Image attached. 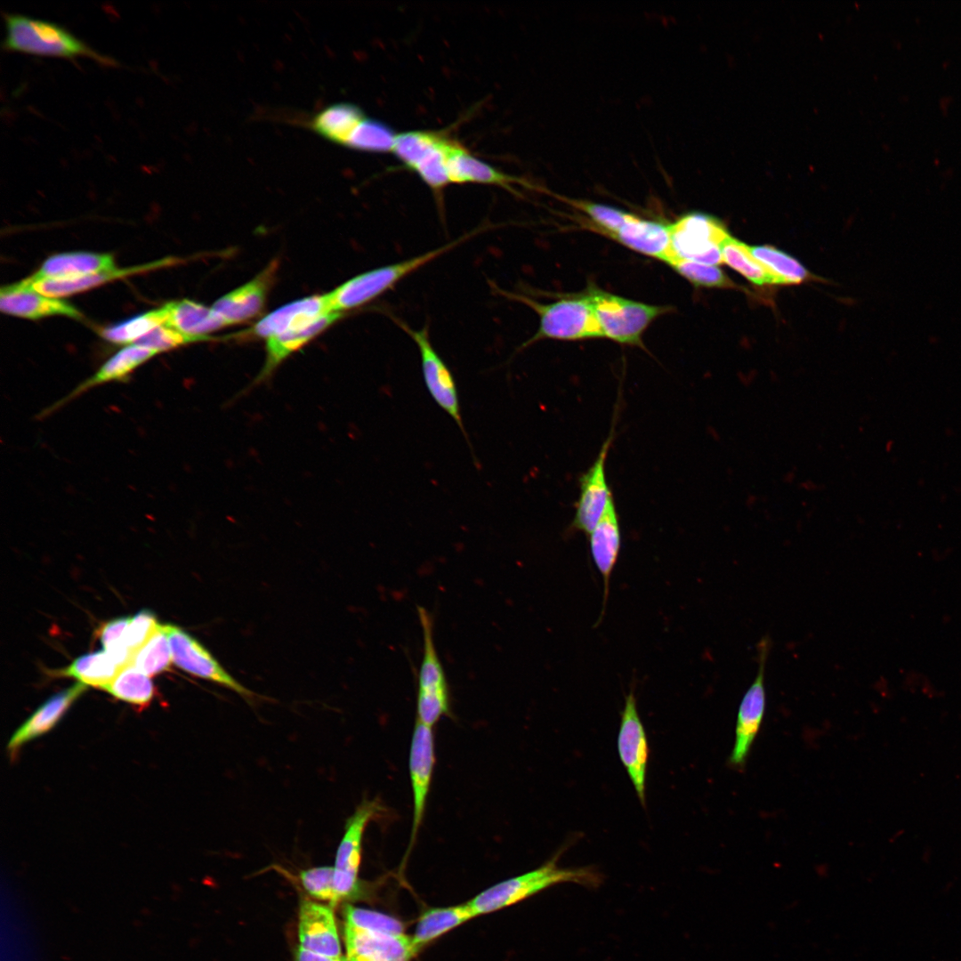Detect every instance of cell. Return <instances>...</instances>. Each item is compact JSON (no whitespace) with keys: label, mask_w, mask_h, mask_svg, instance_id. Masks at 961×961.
Here are the masks:
<instances>
[{"label":"cell","mask_w":961,"mask_h":961,"mask_svg":"<svg viewBox=\"0 0 961 961\" xmlns=\"http://www.w3.org/2000/svg\"><path fill=\"white\" fill-rule=\"evenodd\" d=\"M300 947L327 956L342 957L339 936L331 908L304 900L299 912Z\"/></svg>","instance_id":"cell-20"},{"label":"cell","mask_w":961,"mask_h":961,"mask_svg":"<svg viewBox=\"0 0 961 961\" xmlns=\"http://www.w3.org/2000/svg\"><path fill=\"white\" fill-rule=\"evenodd\" d=\"M478 228L437 248L360 273L327 294L331 311L344 313L376 299L428 262L483 230Z\"/></svg>","instance_id":"cell-3"},{"label":"cell","mask_w":961,"mask_h":961,"mask_svg":"<svg viewBox=\"0 0 961 961\" xmlns=\"http://www.w3.org/2000/svg\"><path fill=\"white\" fill-rule=\"evenodd\" d=\"M213 339L214 338L210 335H188L164 325L153 329L146 335L137 340L134 343L149 348L160 353L189 343Z\"/></svg>","instance_id":"cell-44"},{"label":"cell","mask_w":961,"mask_h":961,"mask_svg":"<svg viewBox=\"0 0 961 961\" xmlns=\"http://www.w3.org/2000/svg\"><path fill=\"white\" fill-rule=\"evenodd\" d=\"M613 430L603 442L594 464L579 478L580 493L575 505V515L569 525L571 531L584 532L589 536L612 497L606 479L605 463L613 440Z\"/></svg>","instance_id":"cell-14"},{"label":"cell","mask_w":961,"mask_h":961,"mask_svg":"<svg viewBox=\"0 0 961 961\" xmlns=\"http://www.w3.org/2000/svg\"><path fill=\"white\" fill-rule=\"evenodd\" d=\"M459 144L448 136L443 135L439 143L412 170L436 194L440 193L450 184L448 173V159Z\"/></svg>","instance_id":"cell-34"},{"label":"cell","mask_w":961,"mask_h":961,"mask_svg":"<svg viewBox=\"0 0 961 961\" xmlns=\"http://www.w3.org/2000/svg\"><path fill=\"white\" fill-rule=\"evenodd\" d=\"M2 312L29 319L49 316H66L81 319L83 314L67 301L44 295L19 283L2 287L0 290Z\"/></svg>","instance_id":"cell-21"},{"label":"cell","mask_w":961,"mask_h":961,"mask_svg":"<svg viewBox=\"0 0 961 961\" xmlns=\"http://www.w3.org/2000/svg\"><path fill=\"white\" fill-rule=\"evenodd\" d=\"M769 642L768 638L760 641L756 675L743 695L739 706L734 745L728 760L731 766L735 769H741L745 765L764 717L766 708L765 666L770 648Z\"/></svg>","instance_id":"cell-10"},{"label":"cell","mask_w":961,"mask_h":961,"mask_svg":"<svg viewBox=\"0 0 961 961\" xmlns=\"http://www.w3.org/2000/svg\"><path fill=\"white\" fill-rule=\"evenodd\" d=\"M417 614L423 633V656L417 675L416 719L433 727L442 716L450 715L449 687L435 647L432 617L419 605Z\"/></svg>","instance_id":"cell-6"},{"label":"cell","mask_w":961,"mask_h":961,"mask_svg":"<svg viewBox=\"0 0 961 961\" xmlns=\"http://www.w3.org/2000/svg\"><path fill=\"white\" fill-rule=\"evenodd\" d=\"M571 206L584 212L593 222L595 228L605 235L611 236L621 229L634 214L614 206L587 200H569Z\"/></svg>","instance_id":"cell-41"},{"label":"cell","mask_w":961,"mask_h":961,"mask_svg":"<svg viewBox=\"0 0 961 961\" xmlns=\"http://www.w3.org/2000/svg\"><path fill=\"white\" fill-rule=\"evenodd\" d=\"M130 620L129 617L118 618L105 622L99 627L97 634L104 650L121 642L124 643L123 637Z\"/></svg>","instance_id":"cell-46"},{"label":"cell","mask_w":961,"mask_h":961,"mask_svg":"<svg viewBox=\"0 0 961 961\" xmlns=\"http://www.w3.org/2000/svg\"><path fill=\"white\" fill-rule=\"evenodd\" d=\"M696 287L709 288H740L716 265L701 263L675 255L664 262Z\"/></svg>","instance_id":"cell-39"},{"label":"cell","mask_w":961,"mask_h":961,"mask_svg":"<svg viewBox=\"0 0 961 961\" xmlns=\"http://www.w3.org/2000/svg\"><path fill=\"white\" fill-rule=\"evenodd\" d=\"M396 135L385 123L366 117L350 134L343 147L367 152L392 151Z\"/></svg>","instance_id":"cell-37"},{"label":"cell","mask_w":961,"mask_h":961,"mask_svg":"<svg viewBox=\"0 0 961 961\" xmlns=\"http://www.w3.org/2000/svg\"><path fill=\"white\" fill-rule=\"evenodd\" d=\"M5 35L2 47L7 51L37 56L74 59L87 57L106 66L117 61L92 48L55 22L28 15L4 12Z\"/></svg>","instance_id":"cell-1"},{"label":"cell","mask_w":961,"mask_h":961,"mask_svg":"<svg viewBox=\"0 0 961 961\" xmlns=\"http://www.w3.org/2000/svg\"><path fill=\"white\" fill-rule=\"evenodd\" d=\"M167 322L165 326L182 334L192 336H207L226 326L222 318L213 310L189 299L169 302Z\"/></svg>","instance_id":"cell-29"},{"label":"cell","mask_w":961,"mask_h":961,"mask_svg":"<svg viewBox=\"0 0 961 961\" xmlns=\"http://www.w3.org/2000/svg\"><path fill=\"white\" fill-rule=\"evenodd\" d=\"M172 662L169 641L161 624L142 647L133 654L132 659V664L149 677L167 670Z\"/></svg>","instance_id":"cell-38"},{"label":"cell","mask_w":961,"mask_h":961,"mask_svg":"<svg viewBox=\"0 0 961 961\" xmlns=\"http://www.w3.org/2000/svg\"><path fill=\"white\" fill-rule=\"evenodd\" d=\"M391 318L416 343L420 354L422 373L427 391L436 404L455 421L471 447L461 416L459 397L454 376L432 346L428 327L413 329L403 320L393 316Z\"/></svg>","instance_id":"cell-9"},{"label":"cell","mask_w":961,"mask_h":961,"mask_svg":"<svg viewBox=\"0 0 961 961\" xmlns=\"http://www.w3.org/2000/svg\"><path fill=\"white\" fill-rule=\"evenodd\" d=\"M278 263L271 262L249 282L219 298L213 310L227 325L244 322L256 316L263 308Z\"/></svg>","instance_id":"cell-16"},{"label":"cell","mask_w":961,"mask_h":961,"mask_svg":"<svg viewBox=\"0 0 961 961\" xmlns=\"http://www.w3.org/2000/svg\"><path fill=\"white\" fill-rule=\"evenodd\" d=\"M334 867L319 866L302 870L299 879L306 892L317 899L337 903L334 888Z\"/></svg>","instance_id":"cell-43"},{"label":"cell","mask_w":961,"mask_h":961,"mask_svg":"<svg viewBox=\"0 0 961 961\" xmlns=\"http://www.w3.org/2000/svg\"><path fill=\"white\" fill-rule=\"evenodd\" d=\"M103 690L118 699L140 707L149 706L157 691L149 677L132 663L120 668Z\"/></svg>","instance_id":"cell-32"},{"label":"cell","mask_w":961,"mask_h":961,"mask_svg":"<svg viewBox=\"0 0 961 961\" xmlns=\"http://www.w3.org/2000/svg\"><path fill=\"white\" fill-rule=\"evenodd\" d=\"M120 668L105 650H99L77 658L69 666L60 671L64 676L78 680L85 685L103 690L117 675Z\"/></svg>","instance_id":"cell-31"},{"label":"cell","mask_w":961,"mask_h":961,"mask_svg":"<svg viewBox=\"0 0 961 961\" xmlns=\"http://www.w3.org/2000/svg\"><path fill=\"white\" fill-rule=\"evenodd\" d=\"M474 917L468 902L464 905L430 909L421 916L416 925L415 933L411 937L413 945L418 952L428 942Z\"/></svg>","instance_id":"cell-30"},{"label":"cell","mask_w":961,"mask_h":961,"mask_svg":"<svg viewBox=\"0 0 961 961\" xmlns=\"http://www.w3.org/2000/svg\"><path fill=\"white\" fill-rule=\"evenodd\" d=\"M755 258L777 279L778 285H797L812 279V275L796 259L771 246H750Z\"/></svg>","instance_id":"cell-36"},{"label":"cell","mask_w":961,"mask_h":961,"mask_svg":"<svg viewBox=\"0 0 961 961\" xmlns=\"http://www.w3.org/2000/svg\"><path fill=\"white\" fill-rule=\"evenodd\" d=\"M492 287L500 295L527 305L539 317L537 332L521 349L543 339L577 341L603 337L593 306L585 293L543 303L524 295L509 292L495 285Z\"/></svg>","instance_id":"cell-4"},{"label":"cell","mask_w":961,"mask_h":961,"mask_svg":"<svg viewBox=\"0 0 961 961\" xmlns=\"http://www.w3.org/2000/svg\"><path fill=\"white\" fill-rule=\"evenodd\" d=\"M441 133L410 131L396 135L392 152L408 169L417 163L442 139Z\"/></svg>","instance_id":"cell-40"},{"label":"cell","mask_w":961,"mask_h":961,"mask_svg":"<svg viewBox=\"0 0 961 961\" xmlns=\"http://www.w3.org/2000/svg\"><path fill=\"white\" fill-rule=\"evenodd\" d=\"M384 811L378 799H364L347 819L334 866V888L337 902L356 895L359 891V870L364 833L370 821Z\"/></svg>","instance_id":"cell-8"},{"label":"cell","mask_w":961,"mask_h":961,"mask_svg":"<svg viewBox=\"0 0 961 961\" xmlns=\"http://www.w3.org/2000/svg\"><path fill=\"white\" fill-rule=\"evenodd\" d=\"M159 625L153 612L148 610L137 612L131 618L125 632L123 637L125 645L134 654L151 637Z\"/></svg>","instance_id":"cell-45"},{"label":"cell","mask_w":961,"mask_h":961,"mask_svg":"<svg viewBox=\"0 0 961 961\" xmlns=\"http://www.w3.org/2000/svg\"><path fill=\"white\" fill-rule=\"evenodd\" d=\"M169 316L167 304L121 321L101 331V336L113 343H134L153 329L166 325Z\"/></svg>","instance_id":"cell-33"},{"label":"cell","mask_w":961,"mask_h":961,"mask_svg":"<svg viewBox=\"0 0 961 961\" xmlns=\"http://www.w3.org/2000/svg\"><path fill=\"white\" fill-rule=\"evenodd\" d=\"M157 354H158L157 351L136 343L126 345L106 360L93 376L77 385L66 396L45 408L41 413V416L50 415L98 385L113 381H123L136 368Z\"/></svg>","instance_id":"cell-17"},{"label":"cell","mask_w":961,"mask_h":961,"mask_svg":"<svg viewBox=\"0 0 961 961\" xmlns=\"http://www.w3.org/2000/svg\"><path fill=\"white\" fill-rule=\"evenodd\" d=\"M435 765L432 727L416 720L409 748L408 770L413 795V820L407 855L416 841L425 812Z\"/></svg>","instance_id":"cell-12"},{"label":"cell","mask_w":961,"mask_h":961,"mask_svg":"<svg viewBox=\"0 0 961 961\" xmlns=\"http://www.w3.org/2000/svg\"><path fill=\"white\" fill-rule=\"evenodd\" d=\"M634 690L626 696L618 736L620 760L634 787L638 798L645 806V779L649 760L646 732L640 719Z\"/></svg>","instance_id":"cell-13"},{"label":"cell","mask_w":961,"mask_h":961,"mask_svg":"<svg viewBox=\"0 0 961 961\" xmlns=\"http://www.w3.org/2000/svg\"><path fill=\"white\" fill-rule=\"evenodd\" d=\"M589 544L593 561L603 580V607H605L610 577L618 562L621 546L619 520L613 497L610 499L600 521L589 534Z\"/></svg>","instance_id":"cell-23"},{"label":"cell","mask_w":961,"mask_h":961,"mask_svg":"<svg viewBox=\"0 0 961 961\" xmlns=\"http://www.w3.org/2000/svg\"><path fill=\"white\" fill-rule=\"evenodd\" d=\"M589 299L602 336L614 342L642 346V336L652 321L671 311L668 306L648 304L590 286Z\"/></svg>","instance_id":"cell-5"},{"label":"cell","mask_w":961,"mask_h":961,"mask_svg":"<svg viewBox=\"0 0 961 961\" xmlns=\"http://www.w3.org/2000/svg\"><path fill=\"white\" fill-rule=\"evenodd\" d=\"M610 237L629 249L663 262L671 252L669 224L634 214Z\"/></svg>","instance_id":"cell-25"},{"label":"cell","mask_w":961,"mask_h":961,"mask_svg":"<svg viewBox=\"0 0 961 961\" xmlns=\"http://www.w3.org/2000/svg\"><path fill=\"white\" fill-rule=\"evenodd\" d=\"M332 312L327 294L312 295L283 305L264 316L251 329L238 336L270 338L294 327L306 325Z\"/></svg>","instance_id":"cell-18"},{"label":"cell","mask_w":961,"mask_h":961,"mask_svg":"<svg viewBox=\"0 0 961 961\" xmlns=\"http://www.w3.org/2000/svg\"><path fill=\"white\" fill-rule=\"evenodd\" d=\"M560 854L534 870L500 882L479 893L468 902L475 917L514 904L557 884L574 883L591 888L602 884V874L593 868L558 867Z\"/></svg>","instance_id":"cell-2"},{"label":"cell","mask_w":961,"mask_h":961,"mask_svg":"<svg viewBox=\"0 0 961 961\" xmlns=\"http://www.w3.org/2000/svg\"><path fill=\"white\" fill-rule=\"evenodd\" d=\"M449 182L495 185L515 193L514 183L521 181L504 174L470 154L462 144L452 152L448 164Z\"/></svg>","instance_id":"cell-27"},{"label":"cell","mask_w":961,"mask_h":961,"mask_svg":"<svg viewBox=\"0 0 961 961\" xmlns=\"http://www.w3.org/2000/svg\"><path fill=\"white\" fill-rule=\"evenodd\" d=\"M348 961H409L416 953L411 937L374 933L345 923Z\"/></svg>","instance_id":"cell-15"},{"label":"cell","mask_w":961,"mask_h":961,"mask_svg":"<svg viewBox=\"0 0 961 961\" xmlns=\"http://www.w3.org/2000/svg\"><path fill=\"white\" fill-rule=\"evenodd\" d=\"M342 316V313L328 312L311 323L291 328L266 339L265 363L253 384L254 385L269 378L289 355L303 347Z\"/></svg>","instance_id":"cell-24"},{"label":"cell","mask_w":961,"mask_h":961,"mask_svg":"<svg viewBox=\"0 0 961 961\" xmlns=\"http://www.w3.org/2000/svg\"><path fill=\"white\" fill-rule=\"evenodd\" d=\"M669 229L671 252L668 256L716 266L723 262L722 247L731 234L719 219L692 212L670 223Z\"/></svg>","instance_id":"cell-7"},{"label":"cell","mask_w":961,"mask_h":961,"mask_svg":"<svg viewBox=\"0 0 961 961\" xmlns=\"http://www.w3.org/2000/svg\"><path fill=\"white\" fill-rule=\"evenodd\" d=\"M85 690L86 685L77 682L44 702L12 734L7 746L10 756L14 758L22 746L51 731Z\"/></svg>","instance_id":"cell-19"},{"label":"cell","mask_w":961,"mask_h":961,"mask_svg":"<svg viewBox=\"0 0 961 961\" xmlns=\"http://www.w3.org/2000/svg\"><path fill=\"white\" fill-rule=\"evenodd\" d=\"M113 256L93 252H68L47 258L40 269L27 279L36 281L83 276L116 269Z\"/></svg>","instance_id":"cell-26"},{"label":"cell","mask_w":961,"mask_h":961,"mask_svg":"<svg viewBox=\"0 0 961 961\" xmlns=\"http://www.w3.org/2000/svg\"><path fill=\"white\" fill-rule=\"evenodd\" d=\"M174 262V259L166 258L142 265L123 269L116 268L111 271L83 276L48 279L36 281H29L26 279L18 283L24 287L36 291L44 295L59 298L93 288L117 279L165 267Z\"/></svg>","instance_id":"cell-22"},{"label":"cell","mask_w":961,"mask_h":961,"mask_svg":"<svg viewBox=\"0 0 961 961\" xmlns=\"http://www.w3.org/2000/svg\"><path fill=\"white\" fill-rule=\"evenodd\" d=\"M345 921L353 926L390 935L403 934V925L397 919L372 910L346 906Z\"/></svg>","instance_id":"cell-42"},{"label":"cell","mask_w":961,"mask_h":961,"mask_svg":"<svg viewBox=\"0 0 961 961\" xmlns=\"http://www.w3.org/2000/svg\"><path fill=\"white\" fill-rule=\"evenodd\" d=\"M173 663L195 676L214 682L251 701L254 693L234 679L193 636L177 626L165 624Z\"/></svg>","instance_id":"cell-11"},{"label":"cell","mask_w":961,"mask_h":961,"mask_svg":"<svg viewBox=\"0 0 961 961\" xmlns=\"http://www.w3.org/2000/svg\"><path fill=\"white\" fill-rule=\"evenodd\" d=\"M295 961H348V960H347V957H344L343 956L342 957H337L323 956V955H319V954L309 951L307 949H304L302 947H299L297 951H296Z\"/></svg>","instance_id":"cell-47"},{"label":"cell","mask_w":961,"mask_h":961,"mask_svg":"<svg viewBox=\"0 0 961 961\" xmlns=\"http://www.w3.org/2000/svg\"><path fill=\"white\" fill-rule=\"evenodd\" d=\"M364 111L351 102L332 103L308 121V127L330 142L343 146L352 131L366 117Z\"/></svg>","instance_id":"cell-28"},{"label":"cell","mask_w":961,"mask_h":961,"mask_svg":"<svg viewBox=\"0 0 961 961\" xmlns=\"http://www.w3.org/2000/svg\"><path fill=\"white\" fill-rule=\"evenodd\" d=\"M723 262L756 285H778L776 277L750 251V246L732 238L722 247Z\"/></svg>","instance_id":"cell-35"}]
</instances>
